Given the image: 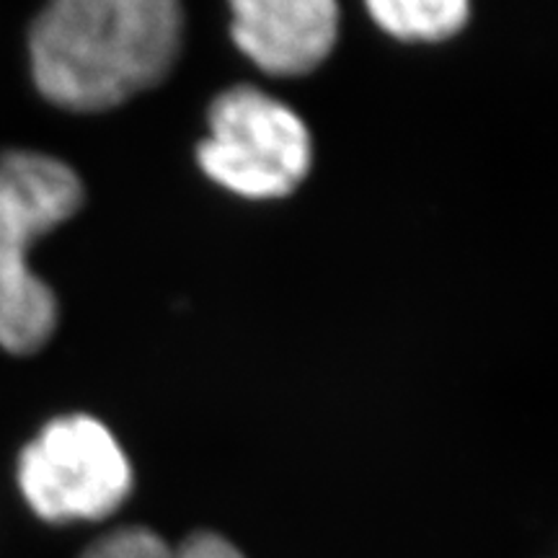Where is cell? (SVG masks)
Segmentation results:
<instances>
[{"label": "cell", "instance_id": "8", "mask_svg": "<svg viewBox=\"0 0 558 558\" xmlns=\"http://www.w3.org/2000/svg\"><path fill=\"white\" fill-rule=\"evenodd\" d=\"M171 558H243V554L220 535L199 533L173 546Z\"/></svg>", "mask_w": 558, "mask_h": 558}, {"label": "cell", "instance_id": "4", "mask_svg": "<svg viewBox=\"0 0 558 558\" xmlns=\"http://www.w3.org/2000/svg\"><path fill=\"white\" fill-rule=\"evenodd\" d=\"M21 497L45 522H96L130 497L132 465L107 424L88 414L58 416L21 450Z\"/></svg>", "mask_w": 558, "mask_h": 558}, {"label": "cell", "instance_id": "6", "mask_svg": "<svg viewBox=\"0 0 558 558\" xmlns=\"http://www.w3.org/2000/svg\"><path fill=\"white\" fill-rule=\"evenodd\" d=\"M369 19L401 41H445L471 19V0H362Z\"/></svg>", "mask_w": 558, "mask_h": 558}, {"label": "cell", "instance_id": "1", "mask_svg": "<svg viewBox=\"0 0 558 558\" xmlns=\"http://www.w3.org/2000/svg\"><path fill=\"white\" fill-rule=\"evenodd\" d=\"M181 0H45L29 29L34 86L90 114L158 86L184 47Z\"/></svg>", "mask_w": 558, "mask_h": 558}, {"label": "cell", "instance_id": "7", "mask_svg": "<svg viewBox=\"0 0 558 558\" xmlns=\"http://www.w3.org/2000/svg\"><path fill=\"white\" fill-rule=\"evenodd\" d=\"M171 550L153 530L122 527L96 541L81 558H171Z\"/></svg>", "mask_w": 558, "mask_h": 558}, {"label": "cell", "instance_id": "3", "mask_svg": "<svg viewBox=\"0 0 558 558\" xmlns=\"http://www.w3.org/2000/svg\"><path fill=\"white\" fill-rule=\"evenodd\" d=\"M197 160L222 190L243 199H279L308 177L313 140L288 104L254 86H235L209 107V135Z\"/></svg>", "mask_w": 558, "mask_h": 558}, {"label": "cell", "instance_id": "5", "mask_svg": "<svg viewBox=\"0 0 558 558\" xmlns=\"http://www.w3.org/2000/svg\"><path fill=\"white\" fill-rule=\"evenodd\" d=\"M235 47L262 73L308 75L339 39V0H228Z\"/></svg>", "mask_w": 558, "mask_h": 558}, {"label": "cell", "instance_id": "2", "mask_svg": "<svg viewBox=\"0 0 558 558\" xmlns=\"http://www.w3.org/2000/svg\"><path fill=\"white\" fill-rule=\"evenodd\" d=\"M86 190L65 160L39 150L0 153V347L39 352L58 329V298L32 271L29 251L83 207Z\"/></svg>", "mask_w": 558, "mask_h": 558}]
</instances>
